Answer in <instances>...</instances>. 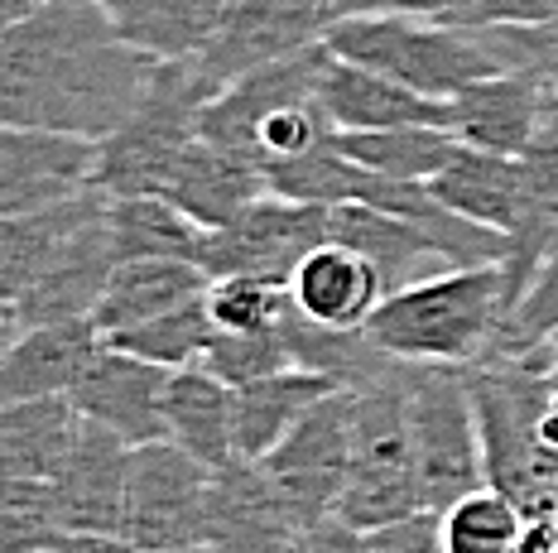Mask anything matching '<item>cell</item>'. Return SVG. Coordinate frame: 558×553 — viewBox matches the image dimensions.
<instances>
[{
	"instance_id": "cell-1",
	"label": "cell",
	"mask_w": 558,
	"mask_h": 553,
	"mask_svg": "<svg viewBox=\"0 0 558 553\" xmlns=\"http://www.w3.org/2000/svg\"><path fill=\"white\" fill-rule=\"evenodd\" d=\"M155 67L97 0H39L0 44V125L101 145L140 107Z\"/></svg>"
},
{
	"instance_id": "cell-2",
	"label": "cell",
	"mask_w": 558,
	"mask_h": 553,
	"mask_svg": "<svg viewBox=\"0 0 558 553\" xmlns=\"http://www.w3.org/2000/svg\"><path fill=\"white\" fill-rule=\"evenodd\" d=\"M510 314L501 265H462L386 294L366 337L410 366H476L496 352Z\"/></svg>"
},
{
	"instance_id": "cell-3",
	"label": "cell",
	"mask_w": 558,
	"mask_h": 553,
	"mask_svg": "<svg viewBox=\"0 0 558 553\" xmlns=\"http://www.w3.org/2000/svg\"><path fill=\"white\" fill-rule=\"evenodd\" d=\"M323 44L347 63L376 67L395 83L424 91V97H458L462 87L482 77L510 73L501 53L492 49L482 29L452 25V20H424V15H352L332 20Z\"/></svg>"
},
{
	"instance_id": "cell-4",
	"label": "cell",
	"mask_w": 558,
	"mask_h": 553,
	"mask_svg": "<svg viewBox=\"0 0 558 553\" xmlns=\"http://www.w3.org/2000/svg\"><path fill=\"white\" fill-rule=\"evenodd\" d=\"M404 409H410L414 471H418L424 511L448 515L458 501L492 487L468 366H410L404 361Z\"/></svg>"
},
{
	"instance_id": "cell-5",
	"label": "cell",
	"mask_w": 558,
	"mask_h": 553,
	"mask_svg": "<svg viewBox=\"0 0 558 553\" xmlns=\"http://www.w3.org/2000/svg\"><path fill=\"white\" fill-rule=\"evenodd\" d=\"M424 511L414 471L410 409H404V361L400 371L352 390V471L337 515L356 529H386Z\"/></svg>"
},
{
	"instance_id": "cell-6",
	"label": "cell",
	"mask_w": 558,
	"mask_h": 553,
	"mask_svg": "<svg viewBox=\"0 0 558 553\" xmlns=\"http://www.w3.org/2000/svg\"><path fill=\"white\" fill-rule=\"evenodd\" d=\"M207 101H213V87L197 77L193 63H159L140 107L125 116L121 131L97 145V179L92 183L111 198H135V193L159 198L183 149L197 140Z\"/></svg>"
},
{
	"instance_id": "cell-7",
	"label": "cell",
	"mask_w": 558,
	"mask_h": 553,
	"mask_svg": "<svg viewBox=\"0 0 558 553\" xmlns=\"http://www.w3.org/2000/svg\"><path fill=\"white\" fill-rule=\"evenodd\" d=\"M217 471L183 453L179 443H140L131 457V487H125L121 539L135 553L189 549L207 539V511H213Z\"/></svg>"
},
{
	"instance_id": "cell-8",
	"label": "cell",
	"mask_w": 558,
	"mask_h": 553,
	"mask_svg": "<svg viewBox=\"0 0 558 553\" xmlns=\"http://www.w3.org/2000/svg\"><path fill=\"white\" fill-rule=\"evenodd\" d=\"M328 212L332 207L289 202L279 193L255 198L241 217H231L217 232H203L197 265L207 280H227V274H260V280L289 284L299 260L328 241Z\"/></svg>"
},
{
	"instance_id": "cell-9",
	"label": "cell",
	"mask_w": 558,
	"mask_h": 553,
	"mask_svg": "<svg viewBox=\"0 0 558 553\" xmlns=\"http://www.w3.org/2000/svg\"><path fill=\"white\" fill-rule=\"evenodd\" d=\"M255 467L270 477L304 529L323 515H337L352 471V390H332L323 405H313L308 419Z\"/></svg>"
},
{
	"instance_id": "cell-10",
	"label": "cell",
	"mask_w": 558,
	"mask_h": 553,
	"mask_svg": "<svg viewBox=\"0 0 558 553\" xmlns=\"http://www.w3.org/2000/svg\"><path fill=\"white\" fill-rule=\"evenodd\" d=\"M332 5L337 0H231L217 39L203 49V59H193L197 77L217 97L255 67L313 49L332 25Z\"/></svg>"
},
{
	"instance_id": "cell-11",
	"label": "cell",
	"mask_w": 558,
	"mask_h": 553,
	"mask_svg": "<svg viewBox=\"0 0 558 553\" xmlns=\"http://www.w3.org/2000/svg\"><path fill=\"white\" fill-rule=\"evenodd\" d=\"M328 59H332L328 44H313V49L294 53V59L265 63L255 73L236 77V83H227L203 107L197 135L255 159V140H260V131L275 116L308 107V101H323V67H328Z\"/></svg>"
},
{
	"instance_id": "cell-12",
	"label": "cell",
	"mask_w": 558,
	"mask_h": 553,
	"mask_svg": "<svg viewBox=\"0 0 558 553\" xmlns=\"http://www.w3.org/2000/svg\"><path fill=\"white\" fill-rule=\"evenodd\" d=\"M169 366H155L135 352H121L101 342L87 371L73 380L68 400L83 414V423L111 429L131 447L159 443L165 438V395H169Z\"/></svg>"
},
{
	"instance_id": "cell-13",
	"label": "cell",
	"mask_w": 558,
	"mask_h": 553,
	"mask_svg": "<svg viewBox=\"0 0 558 553\" xmlns=\"http://www.w3.org/2000/svg\"><path fill=\"white\" fill-rule=\"evenodd\" d=\"M97 179V145L77 135L0 125V222L77 198Z\"/></svg>"
},
{
	"instance_id": "cell-14",
	"label": "cell",
	"mask_w": 558,
	"mask_h": 553,
	"mask_svg": "<svg viewBox=\"0 0 558 553\" xmlns=\"http://www.w3.org/2000/svg\"><path fill=\"white\" fill-rule=\"evenodd\" d=\"M299 515L255 463H231L213 481L207 539L213 553H299Z\"/></svg>"
},
{
	"instance_id": "cell-15",
	"label": "cell",
	"mask_w": 558,
	"mask_h": 553,
	"mask_svg": "<svg viewBox=\"0 0 558 553\" xmlns=\"http://www.w3.org/2000/svg\"><path fill=\"white\" fill-rule=\"evenodd\" d=\"M554 77L544 73H496L482 83L462 87L448 97V131L472 149H492V155H525L534 131L549 107Z\"/></svg>"
},
{
	"instance_id": "cell-16",
	"label": "cell",
	"mask_w": 558,
	"mask_h": 553,
	"mask_svg": "<svg viewBox=\"0 0 558 553\" xmlns=\"http://www.w3.org/2000/svg\"><path fill=\"white\" fill-rule=\"evenodd\" d=\"M131 457L135 447L111 429L83 423L63 471L53 477L58 511H63L68 534H116L121 539L125 487H131Z\"/></svg>"
},
{
	"instance_id": "cell-17",
	"label": "cell",
	"mask_w": 558,
	"mask_h": 553,
	"mask_svg": "<svg viewBox=\"0 0 558 553\" xmlns=\"http://www.w3.org/2000/svg\"><path fill=\"white\" fill-rule=\"evenodd\" d=\"M107 202L77 226L73 241H68V246L58 250V260L44 270V280L15 304L20 328L83 322V318L97 314L101 294H107V284H111V270H116V250H111V232H107Z\"/></svg>"
},
{
	"instance_id": "cell-18",
	"label": "cell",
	"mask_w": 558,
	"mask_h": 553,
	"mask_svg": "<svg viewBox=\"0 0 558 553\" xmlns=\"http://www.w3.org/2000/svg\"><path fill=\"white\" fill-rule=\"evenodd\" d=\"M289 298L308 322L318 328H366L371 314L386 304V280L366 256H356L352 246L323 241L318 250H308L299 260V270L289 274Z\"/></svg>"
},
{
	"instance_id": "cell-19",
	"label": "cell",
	"mask_w": 558,
	"mask_h": 553,
	"mask_svg": "<svg viewBox=\"0 0 558 553\" xmlns=\"http://www.w3.org/2000/svg\"><path fill=\"white\" fill-rule=\"evenodd\" d=\"M265 193H270L265 188V169L255 164V159L197 135V140L183 149L179 164H173L159 198H169L183 217H193L203 232H217V226L241 217L255 198H265Z\"/></svg>"
},
{
	"instance_id": "cell-20",
	"label": "cell",
	"mask_w": 558,
	"mask_h": 553,
	"mask_svg": "<svg viewBox=\"0 0 558 553\" xmlns=\"http://www.w3.org/2000/svg\"><path fill=\"white\" fill-rule=\"evenodd\" d=\"M323 111L332 131H395V125H448V101L395 83L376 67L328 59L323 67Z\"/></svg>"
},
{
	"instance_id": "cell-21",
	"label": "cell",
	"mask_w": 558,
	"mask_h": 553,
	"mask_svg": "<svg viewBox=\"0 0 558 553\" xmlns=\"http://www.w3.org/2000/svg\"><path fill=\"white\" fill-rule=\"evenodd\" d=\"M97 347H101V332L92 318L25 328L0 352V405L68 395L73 380L83 376L87 361L97 356Z\"/></svg>"
},
{
	"instance_id": "cell-22",
	"label": "cell",
	"mask_w": 558,
	"mask_h": 553,
	"mask_svg": "<svg viewBox=\"0 0 558 553\" xmlns=\"http://www.w3.org/2000/svg\"><path fill=\"white\" fill-rule=\"evenodd\" d=\"M131 49L155 63H193L217 39L231 0H97Z\"/></svg>"
},
{
	"instance_id": "cell-23",
	"label": "cell",
	"mask_w": 558,
	"mask_h": 553,
	"mask_svg": "<svg viewBox=\"0 0 558 553\" xmlns=\"http://www.w3.org/2000/svg\"><path fill=\"white\" fill-rule=\"evenodd\" d=\"M328 376H313L304 366H289L279 376H265V380H251V385H236L231 390V419H236V457L241 463H260L270 457L299 423L308 419L313 405L332 395Z\"/></svg>"
},
{
	"instance_id": "cell-24",
	"label": "cell",
	"mask_w": 558,
	"mask_h": 553,
	"mask_svg": "<svg viewBox=\"0 0 558 553\" xmlns=\"http://www.w3.org/2000/svg\"><path fill=\"white\" fill-rule=\"evenodd\" d=\"M101 202H107V193L92 183L77 198H63V202L44 207V212L5 217L0 222V304H20Z\"/></svg>"
},
{
	"instance_id": "cell-25",
	"label": "cell",
	"mask_w": 558,
	"mask_h": 553,
	"mask_svg": "<svg viewBox=\"0 0 558 553\" xmlns=\"http://www.w3.org/2000/svg\"><path fill=\"white\" fill-rule=\"evenodd\" d=\"M83 433L68 395L0 405V481H53Z\"/></svg>"
},
{
	"instance_id": "cell-26",
	"label": "cell",
	"mask_w": 558,
	"mask_h": 553,
	"mask_svg": "<svg viewBox=\"0 0 558 553\" xmlns=\"http://www.w3.org/2000/svg\"><path fill=\"white\" fill-rule=\"evenodd\" d=\"M165 438L193 453L197 463L222 471L236 457V419H231V385H222L203 361L169 376L165 395Z\"/></svg>"
},
{
	"instance_id": "cell-27",
	"label": "cell",
	"mask_w": 558,
	"mask_h": 553,
	"mask_svg": "<svg viewBox=\"0 0 558 553\" xmlns=\"http://www.w3.org/2000/svg\"><path fill=\"white\" fill-rule=\"evenodd\" d=\"M207 284L213 280L197 260H121L111 270V284L92 322H97L101 337H116L135 322H149L169 314V308L189 304V298H203Z\"/></svg>"
},
{
	"instance_id": "cell-28",
	"label": "cell",
	"mask_w": 558,
	"mask_h": 553,
	"mask_svg": "<svg viewBox=\"0 0 558 553\" xmlns=\"http://www.w3.org/2000/svg\"><path fill=\"white\" fill-rule=\"evenodd\" d=\"M328 241H337V246H352L356 256H366L371 265H376L380 280H386V294L404 290V284H414V280H424V274H418V265L438 260V250L428 246V241L418 236L410 222H400V217L380 212V207H371V202L332 207V212H328Z\"/></svg>"
},
{
	"instance_id": "cell-29",
	"label": "cell",
	"mask_w": 558,
	"mask_h": 553,
	"mask_svg": "<svg viewBox=\"0 0 558 553\" xmlns=\"http://www.w3.org/2000/svg\"><path fill=\"white\" fill-rule=\"evenodd\" d=\"M332 145L380 179L434 183L462 140L448 125H395V131H332Z\"/></svg>"
},
{
	"instance_id": "cell-30",
	"label": "cell",
	"mask_w": 558,
	"mask_h": 553,
	"mask_svg": "<svg viewBox=\"0 0 558 553\" xmlns=\"http://www.w3.org/2000/svg\"><path fill=\"white\" fill-rule=\"evenodd\" d=\"M107 232H111L116 265L121 260H197V246H203V226L193 217H183L169 198H155V193L111 198Z\"/></svg>"
},
{
	"instance_id": "cell-31",
	"label": "cell",
	"mask_w": 558,
	"mask_h": 553,
	"mask_svg": "<svg viewBox=\"0 0 558 553\" xmlns=\"http://www.w3.org/2000/svg\"><path fill=\"white\" fill-rule=\"evenodd\" d=\"M371 179H376L371 169H362L356 159H347L342 149L332 145V131H328V140L313 145L308 155L265 169V188L270 193H279V198H289V202H313V207L362 202Z\"/></svg>"
},
{
	"instance_id": "cell-32",
	"label": "cell",
	"mask_w": 558,
	"mask_h": 553,
	"mask_svg": "<svg viewBox=\"0 0 558 553\" xmlns=\"http://www.w3.org/2000/svg\"><path fill=\"white\" fill-rule=\"evenodd\" d=\"M554 337H558V226H554L549 246H544L534 280L525 284V294L515 298V308L506 314L501 337H496V352L486 356V361L534 366L544 352H549Z\"/></svg>"
},
{
	"instance_id": "cell-33",
	"label": "cell",
	"mask_w": 558,
	"mask_h": 553,
	"mask_svg": "<svg viewBox=\"0 0 558 553\" xmlns=\"http://www.w3.org/2000/svg\"><path fill=\"white\" fill-rule=\"evenodd\" d=\"M213 337H217V328H213V314H207V298H189V304L169 308V314H159L149 322H135V328L101 337V342L145 356L155 366H169V371H183V366L203 361Z\"/></svg>"
},
{
	"instance_id": "cell-34",
	"label": "cell",
	"mask_w": 558,
	"mask_h": 553,
	"mask_svg": "<svg viewBox=\"0 0 558 553\" xmlns=\"http://www.w3.org/2000/svg\"><path fill=\"white\" fill-rule=\"evenodd\" d=\"M525 520L530 515L520 511V501H510L496 487H482L476 495L452 505L448 515H438L444 553H515Z\"/></svg>"
},
{
	"instance_id": "cell-35",
	"label": "cell",
	"mask_w": 558,
	"mask_h": 553,
	"mask_svg": "<svg viewBox=\"0 0 558 553\" xmlns=\"http://www.w3.org/2000/svg\"><path fill=\"white\" fill-rule=\"evenodd\" d=\"M63 539L53 481H0V553H53Z\"/></svg>"
},
{
	"instance_id": "cell-36",
	"label": "cell",
	"mask_w": 558,
	"mask_h": 553,
	"mask_svg": "<svg viewBox=\"0 0 558 553\" xmlns=\"http://www.w3.org/2000/svg\"><path fill=\"white\" fill-rule=\"evenodd\" d=\"M207 314L217 332H275L284 328L289 308V284L260 280V274H227V280L207 284Z\"/></svg>"
},
{
	"instance_id": "cell-37",
	"label": "cell",
	"mask_w": 558,
	"mask_h": 553,
	"mask_svg": "<svg viewBox=\"0 0 558 553\" xmlns=\"http://www.w3.org/2000/svg\"><path fill=\"white\" fill-rule=\"evenodd\" d=\"M203 366L222 380V385L236 390V385H251V380L289 371V366H294V352H289L284 328H275V332H217V337L207 342Z\"/></svg>"
},
{
	"instance_id": "cell-38",
	"label": "cell",
	"mask_w": 558,
	"mask_h": 553,
	"mask_svg": "<svg viewBox=\"0 0 558 553\" xmlns=\"http://www.w3.org/2000/svg\"><path fill=\"white\" fill-rule=\"evenodd\" d=\"M486 39H492V49L501 53V63L515 73V67H525V73H544V77H558V20L554 25H486L482 29Z\"/></svg>"
},
{
	"instance_id": "cell-39",
	"label": "cell",
	"mask_w": 558,
	"mask_h": 553,
	"mask_svg": "<svg viewBox=\"0 0 558 553\" xmlns=\"http://www.w3.org/2000/svg\"><path fill=\"white\" fill-rule=\"evenodd\" d=\"M558 20V0H476L468 15H458L452 25L486 29V25H554Z\"/></svg>"
},
{
	"instance_id": "cell-40",
	"label": "cell",
	"mask_w": 558,
	"mask_h": 553,
	"mask_svg": "<svg viewBox=\"0 0 558 553\" xmlns=\"http://www.w3.org/2000/svg\"><path fill=\"white\" fill-rule=\"evenodd\" d=\"M371 549L376 553H444V529L434 511H418L400 525L371 529Z\"/></svg>"
},
{
	"instance_id": "cell-41",
	"label": "cell",
	"mask_w": 558,
	"mask_h": 553,
	"mask_svg": "<svg viewBox=\"0 0 558 553\" xmlns=\"http://www.w3.org/2000/svg\"><path fill=\"white\" fill-rule=\"evenodd\" d=\"M476 0H337L332 20L352 15H424V20H458L468 15Z\"/></svg>"
},
{
	"instance_id": "cell-42",
	"label": "cell",
	"mask_w": 558,
	"mask_h": 553,
	"mask_svg": "<svg viewBox=\"0 0 558 553\" xmlns=\"http://www.w3.org/2000/svg\"><path fill=\"white\" fill-rule=\"evenodd\" d=\"M299 553H376V549H371L366 529H356L342 515H323L299 534Z\"/></svg>"
},
{
	"instance_id": "cell-43",
	"label": "cell",
	"mask_w": 558,
	"mask_h": 553,
	"mask_svg": "<svg viewBox=\"0 0 558 553\" xmlns=\"http://www.w3.org/2000/svg\"><path fill=\"white\" fill-rule=\"evenodd\" d=\"M515 553H558V515H530Z\"/></svg>"
},
{
	"instance_id": "cell-44",
	"label": "cell",
	"mask_w": 558,
	"mask_h": 553,
	"mask_svg": "<svg viewBox=\"0 0 558 553\" xmlns=\"http://www.w3.org/2000/svg\"><path fill=\"white\" fill-rule=\"evenodd\" d=\"M58 553H135V549L116 534H68Z\"/></svg>"
},
{
	"instance_id": "cell-45",
	"label": "cell",
	"mask_w": 558,
	"mask_h": 553,
	"mask_svg": "<svg viewBox=\"0 0 558 553\" xmlns=\"http://www.w3.org/2000/svg\"><path fill=\"white\" fill-rule=\"evenodd\" d=\"M34 5H39V0H0V44L10 39V29H15V25L29 15Z\"/></svg>"
},
{
	"instance_id": "cell-46",
	"label": "cell",
	"mask_w": 558,
	"mask_h": 553,
	"mask_svg": "<svg viewBox=\"0 0 558 553\" xmlns=\"http://www.w3.org/2000/svg\"><path fill=\"white\" fill-rule=\"evenodd\" d=\"M20 332H25V328H20V314H15V304H0V352H5L10 342L20 337Z\"/></svg>"
},
{
	"instance_id": "cell-47",
	"label": "cell",
	"mask_w": 558,
	"mask_h": 553,
	"mask_svg": "<svg viewBox=\"0 0 558 553\" xmlns=\"http://www.w3.org/2000/svg\"><path fill=\"white\" fill-rule=\"evenodd\" d=\"M554 366H558V337L549 342V352H544L539 361H534V371H554Z\"/></svg>"
},
{
	"instance_id": "cell-48",
	"label": "cell",
	"mask_w": 558,
	"mask_h": 553,
	"mask_svg": "<svg viewBox=\"0 0 558 553\" xmlns=\"http://www.w3.org/2000/svg\"><path fill=\"white\" fill-rule=\"evenodd\" d=\"M159 553H213L207 544H189V549H159Z\"/></svg>"
},
{
	"instance_id": "cell-49",
	"label": "cell",
	"mask_w": 558,
	"mask_h": 553,
	"mask_svg": "<svg viewBox=\"0 0 558 553\" xmlns=\"http://www.w3.org/2000/svg\"><path fill=\"white\" fill-rule=\"evenodd\" d=\"M549 376H554V385H558V366H554V371H549Z\"/></svg>"
},
{
	"instance_id": "cell-50",
	"label": "cell",
	"mask_w": 558,
	"mask_h": 553,
	"mask_svg": "<svg viewBox=\"0 0 558 553\" xmlns=\"http://www.w3.org/2000/svg\"><path fill=\"white\" fill-rule=\"evenodd\" d=\"M554 87H558V77H554Z\"/></svg>"
},
{
	"instance_id": "cell-51",
	"label": "cell",
	"mask_w": 558,
	"mask_h": 553,
	"mask_svg": "<svg viewBox=\"0 0 558 553\" xmlns=\"http://www.w3.org/2000/svg\"><path fill=\"white\" fill-rule=\"evenodd\" d=\"M53 553H58V549H53Z\"/></svg>"
}]
</instances>
